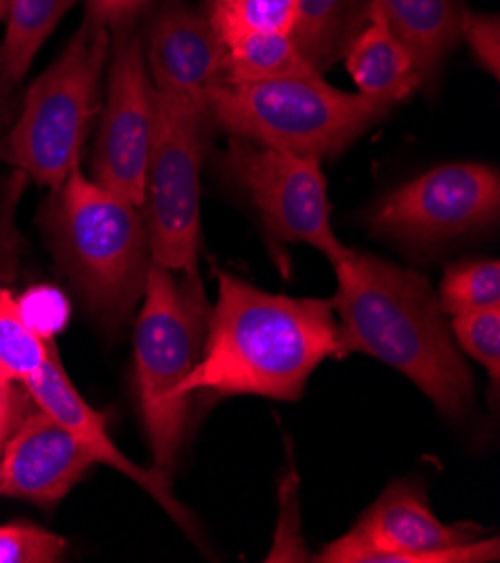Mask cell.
<instances>
[{
	"mask_svg": "<svg viewBox=\"0 0 500 563\" xmlns=\"http://www.w3.org/2000/svg\"><path fill=\"white\" fill-rule=\"evenodd\" d=\"M79 0H10L5 14V38L0 45V95L16 88L32 62Z\"/></svg>",
	"mask_w": 500,
	"mask_h": 563,
	"instance_id": "cell-18",
	"label": "cell"
},
{
	"mask_svg": "<svg viewBox=\"0 0 500 563\" xmlns=\"http://www.w3.org/2000/svg\"><path fill=\"white\" fill-rule=\"evenodd\" d=\"M211 126L209 108L155 90L142 209L153 263L185 276H198L200 172Z\"/></svg>",
	"mask_w": 500,
	"mask_h": 563,
	"instance_id": "cell-7",
	"label": "cell"
},
{
	"mask_svg": "<svg viewBox=\"0 0 500 563\" xmlns=\"http://www.w3.org/2000/svg\"><path fill=\"white\" fill-rule=\"evenodd\" d=\"M218 301L198 364L180 393L297 400L314 368L346 355L330 301L263 292L218 269Z\"/></svg>",
	"mask_w": 500,
	"mask_h": 563,
	"instance_id": "cell-1",
	"label": "cell"
},
{
	"mask_svg": "<svg viewBox=\"0 0 500 563\" xmlns=\"http://www.w3.org/2000/svg\"><path fill=\"white\" fill-rule=\"evenodd\" d=\"M153 0H86V19L105 30L135 23Z\"/></svg>",
	"mask_w": 500,
	"mask_h": 563,
	"instance_id": "cell-26",
	"label": "cell"
},
{
	"mask_svg": "<svg viewBox=\"0 0 500 563\" xmlns=\"http://www.w3.org/2000/svg\"><path fill=\"white\" fill-rule=\"evenodd\" d=\"M458 346L489 371L493 388L500 382V306L452 317Z\"/></svg>",
	"mask_w": 500,
	"mask_h": 563,
	"instance_id": "cell-23",
	"label": "cell"
},
{
	"mask_svg": "<svg viewBox=\"0 0 500 563\" xmlns=\"http://www.w3.org/2000/svg\"><path fill=\"white\" fill-rule=\"evenodd\" d=\"M64 550V537L36 526H0V563H54Z\"/></svg>",
	"mask_w": 500,
	"mask_h": 563,
	"instance_id": "cell-24",
	"label": "cell"
},
{
	"mask_svg": "<svg viewBox=\"0 0 500 563\" xmlns=\"http://www.w3.org/2000/svg\"><path fill=\"white\" fill-rule=\"evenodd\" d=\"M388 30L407 47L422 77H431L460 41L463 0H373Z\"/></svg>",
	"mask_w": 500,
	"mask_h": 563,
	"instance_id": "cell-16",
	"label": "cell"
},
{
	"mask_svg": "<svg viewBox=\"0 0 500 563\" xmlns=\"http://www.w3.org/2000/svg\"><path fill=\"white\" fill-rule=\"evenodd\" d=\"M52 191L45 230L59 265L101 323L122 325L153 263L142 207L97 185L79 164Z\"/></svg>",
	"mask_w": 500,
	"mask_h": 563,
	"instance_id": "cell-3",
	"label": "cell"
},
{
	"mask_svg": "<svg viewBox=\"0 0 500 563\" xmlns=\"http://www.w3.org/2000/svg\"><path fill=\"white\" fill-rule=\"evenodd\" d=\"M344 59L359 95L388 108L409 97L424 81L407 47L388 30L375 8H370L366 25L348 45Z\"/></svg>",
	"mask_w": 500,
	"mask_h": 563,
	"instance_id": "cell-15",
	"label": "cell"
},
{
	"mask_svg": "<svg viewBox=\"0 0 500 563\" xmlns=\"http://www.w3.org/2000/svg\"><path fill=\"white\" fill-rule=\"evenodd\" d=\"M460 38L467 41L474 59L487 70L493 79L500 75V21L496 14H480V12H465L463 19V34Z\"/></svg>",
	"mask_w": 500,
	"mask_h": 563,
	"instance_id": "cell-25",
	"label": "cell"
},
{
	"mask_svg": "<svg viewBox=\"0 0 500 563\" xmlns=\"http://www.w3.org/2000/svg\"><path fill=\"white\" fill-rule=\"evenodd\" d=\"M97 465L95 456L43 409L14 422L0 454V496L59 503Z\"/></svg>",
	"mask_w": 500,
	"mask_h": 563,
	"instance_id": "cell-13",
	"label": "cell"
},
{
	"mask_svg": "<svg viewBox=\"0 0 500 563\" xmlns=\"http://www.w3.org/2000/svg\"><path fill=\"white\" fill-rule=\"evenodd\" d=\"M49 349L12 292L0 290V375L23 384L47 362Z\"/></svg>",
	"mask_w": 500,
	"mask_h": 563,
	"instance_id": "cell-21",
	"label": "cell"
},
{
	"mask_svg": "<svg viewBox=\"0 0 500 563\" xmlns=\"http://www.w3.org/2000/svg\"><path fill=\"white\" fill-rule=\"evenodd\" d=\"M144 52L159 92L207 108L211 95L225 86V45L198 10L164 8L146 27Z\"/></svg>",
	"mask_w": 500,
	"mask_h": 563,
	"instance_id": "cell-14",
	"label": "cell"
},
{
	"mask_svg": "<svg viewBox=\"0 0 500 563\" xmlns=\"http://www.w3.org/2000/svg\"><path fill=\"white\" fill-rule=\"evenodd\" d=\"M437 301L449 317L500 306V263L467 261L452 265L444 272Z\"/></svg>",
	"mask_w": 500,
	"mask_h": 563,
	"instance_id": "cell-22",
	"label": "cell"
},
{
	"mask_svg": "<svg viewBox=\"0 0 500 563\" xmlns=\"http://www.w3.org/2000/svg\"><path fill=\"white\" fill-rule=\"evenodd\" d=\"M314 73L290 34H252L225 43V84H256Z\"/></svg>",
	"mask_w": 500,
	"mask_h": 563,
	"instance_id": "cell-19",
	"label": "cell"
},
{
	"mask_svg": "<svg viewBox=\"0 0 500 563\" xmlns=\"http://www.w3.org/2000/svg\"><path fill=\"white\" fill-rule=\"evenodd\" d=\"M344 353H366L407 375L447 418L474 407V382L437 297L418 272L348 250L332 263Z\"/></svg>",
	"mask_w": 500,
	"mask_h": 563,
	"instance_id": "cell-2",
	"label": "cell"
},
{
	"mask_svg": "<svg viewBox=\"0 0 500 563\" xmlns=\"http://www.w3.org/2000/svg\"><path fill=\"white\" fill-rule=\"evenodd\" d=\"M299 0H209L207 19L222 45L252 34H292Z\"/></svg>",
	"mask_w": 500,
	"mask_h": 563,
	"instance_id": "cell-20",
	"label": "cell"
},
{
	"mask_svg": "<svg viewBox=\"0 0 500 563\" xmlns=\"http://www.w3.org/2000/svg\"><path fill=\"white\" fill-rule=\"evenodd\" d=\"M220 168L249 196L271 236L310 245L330 263L351 250L332 230L321 159L234 137L220 155Z\"/></svg>",
	"mask_w": 500,
	"mask_h": 563,
	"instance_id": "cell-8",
	"label": "cell"
},
{
	"mask_svg": "<svg viewBox=\"0 0 500 563\" xmlns=\"http://www.w3.org/2000/svg\"><path fill=\"white\" fill-rule=\"evenodd\" d=\"M480 528L444 523L413 485H391L342 539L323 548L325 563H485L500 559L498 539Z\"/></svg>",
	"mask_w": 500,
	"mask_h": 563,
	"instance_id": "cell-9",
	"label": "cell"
},
{
	"mask_svg": "<svg viewBox=\"0 0 500 563\" xmlns=\"http://www.w3.org/2000/svg\"><path fill=\"white\" fill-rule=\"evenodd\" d=\"M23 386L38 409H43L47 416H52L75 438L84 442V446L95 456L97 465H108L110 470H115L126 478L135 481L144 492H148L159 503V508L169 515L187 534L191 537L198 534L193 517L187 512L185 505L171 492V478L159 474L153 467L146 470L133 463L113 442V438L108 433L105 416L92 409L81 398V393L75 388L73 379L68 377L62 364L57 346L52 344L47 362L30 379H25Z\"/></svg>",
	"mask_w": 500,
	"mask_h": 563,
	"instance_id": "cell-12",
	"label": "cell"
},
{
	"mask_svg": "<svg viewBox=\"0 0 500 563\" xmlns=\"http://www.w3.org/2000/svg\"><path fill=\"white\" fill-rule=\"evenodd\" d=\"M373 0H299L292 41L314 73L335 66L370 16Z\"/></svg>",
	"mask_w": 500,
	"mask_h": 563,
	"instance_id": "cell-17",
	"label": "cell"
},
{
	"mask_svg": "<svg viewBox=\"0 0 500 563\" xmlns=\"http://www.w3.org/2000/svg\"><path fill=\"white\" fill-rule=\"evenodd\" d=\"M142 299L135 325V379L153 470L171 478L191 400L180 386L200 360L207 325L202 284L198 276L178 284L176 272L151 263Z\"/></svg>",
	"mask_w": 500,
	"mask_h": 563,
	"instance_id": "cell-5",
	"label": "cell"
},
{
	"mask_svg": "<svg viewBox=\"0 0 500 563\" xmlns=\"http://www.w3.org/2000/svg\"><path fill=\"white\" fill-rule=\"evenodd\" d=\"M500 216V176L487 164H444L377 202L375 234L411 247H433L487 230Z\"/></svg>",
	"mask_w": 500,
	"mask_h": 563,
	"instance_id": "cell-11",
	"label": "cell"
},
{
	"mask_svg": "<svg viewBox=\"0 0 500 563\" xmlns=\"http://www.w3.org/2000/svg\"><path fill=\"white\" fill-rule=\"evenodd\" d=\"M105 66V103L90 178L142 207L155 129V86L146 66L144 32L137 23L110 30Z\"/></svg>",
	"mask_w": 500,
	"mask_h": 563,
	"instance_id": "cell-10",
	"label": "cell"
},
{
	"mask_svg": "<svg viewBox=\"0 0 500 563\" xmlns=\"http://www.w3.org/2000/svg\"><path fill=\"white\" fill-rule=\"evenodd\" d=\"M12 384L14 382L0 375V454H3V444L14 424V413H16V398H14Z\"/></svg>",
	"mask_w": 500,
	"mask_h": 563,
	"instance_id": "cell-27",
	"label": "cell"
},
{
	"mask_svg": "<svg viewBox=\"0 0 500 563\" xmlns=\"http://www.w3.org/2000/svg\"><path fill=\"white\" fill-rule=\"evenodd\" d=\"M8 5H10V0H0V21H5V14H8Z\"/></svg>",
	"mask_w": 500,
	"mask_h": 563,
	"instance_id": "cell-28",
	"label": "cell"
},
{
	"mask_svg": "<svg viewBox=\"0 0 500 563\" xmlns=\"http://www.w3.org/2000/svg\"><path fill=\"white\" fill-rule=\"evenodd\" d=\"M108 52L110 30L84 21L59 59L27 88L16 124L0 142V157L43 187H62L97 115Z\"/></svg>",
	"mask_w": 500,
	"mask_h": 563,
	"instance_id": "cell-6",
	"label": "cell"
},
{
	"mask_svg": "<svg viewBox=\"0 0 500 563\" xmlns=\"http://www.w3.org/2000/svg\"><path fill=\"white\" fill-rule=\"evenodd\" d=\"M207 108L211 124L234 137L316 159L346 151L391 110L321 75L225 84Z\"/></svg>",
	"mask_w": 500,
	"mask_h": 563,
	"instance_id": "cell-4",
	"label": "cell"
}]
</instances>
